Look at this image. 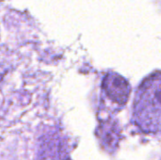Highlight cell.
<instances>
[{"instance_id":"6da1fadb","label":"cell","mask_w":161,"mask_h":160,"mask_svg":"<svg viewBox=\"0 0 161 160\" xmlns=\"http://www.w3.org/2000/svg\"><path fill=\"white\" fill-rule=\"evenodd\" d=\"M134 120L142 131L161 134V73L146 78L138 90Z\"/></svg>"},{"instance_id":"7a4b0ae2","label":"cell","mask_w":161,"mask_h":160,"mask_svg":"<svg viewBox=\"0 0 161 160\" xmlns=\"http://www.w3.org/2000/svg\"><path fill=\"white\" fill-rule=\"evenodd\" d=\"M102 88L107 97L119 106H124L130 94V86L128 82L120 74L115 73L108 74L102 84Z\"/></svg>"},{"instance_id":"3957f363","label":"cell","mask_w":161,"mask_h":160,"mask_svg":"<svg viewBox=\"0 0 161 160\" xmlns=\"http://www.w3.org/2000/svg\"><path fill=\"white\" fill-rule=\"evenodd\" d=\"M96 135L105 151L108 153L116 151L121 140V131L115 121L108 120L102 122L96 130Z\"/></svg>"}]
</instances>
